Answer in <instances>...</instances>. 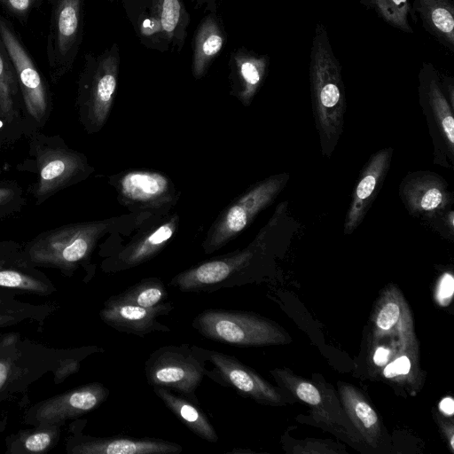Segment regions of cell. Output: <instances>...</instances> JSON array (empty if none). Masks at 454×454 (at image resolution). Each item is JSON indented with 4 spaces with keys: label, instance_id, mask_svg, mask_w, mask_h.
Instances as JSON below:
<instances>
[{
    "label": "cell",
    "instance_id": "cell-1",
    "mask_svg": "<svg viewBox=\"0 0 454 454\" xmlns=\"http://www.w3.org/2000/svg\"><path fill=\"white\" fill-rule=\"evenodd\" d=\"M342 67L330 43L325 25L317 22L309 55L313 113L322 152L329 156L341 134L346 110Z\"/></svg>",
    "mask_w": 454,
    "mask_h": 454
},
{
    "label": "cell",
    "instance_id": "cell-2",
    "mask_svg": "<svg viewBox=\"0 0 454 454\" xmlns=\"http://www.w3.org/2000/svg\"><path fill=\"white\" fill-rule=\"evenodd\" d=\"M113 220L67 224L37 236L20 252L32 267L52 268L72 277L85 264L98 240L110 229Z\"/></svg>",
    "mask_w": 454,
    "mask_h": 454
},
{
    "label": "cell",
    "instance_id": "cell-3",
    "mask_svg": "<svg viewBox=\"0 0 454 454\" xmlns=\"http://www.w3.org/2000/svg\"><path fill=\"white\" fill-rule=\"evenodd\" d=\"M82 347L57 348L19 337L0 354V403L28 387Z\"/></svg>",
    "mask_w": 454,
    "mask_h": 454
},
{
    "label": "cell",
    "instance_id": "cell-4",
    "mask_svg": "<svg viewBox=\"0 0 454 454\" xmlns=\"http://www.w3.org/2000/svg\"><path fill=\"white\" fill-rule=\"evenodd\" d=\"M192 326L208 340L238 346L283 344L288 340L276 323L247 311L205 309L193 318Z\"/></svg>",
    "mask_w": 454,
    "mask_h": 454
},
{
    "label": "cell",
    "instance_id": "cell-5",
    "mask_svg": "<svg viewBox=\"0 0 454 454\" xmlns=\"http://www.w3.org/2000/svg\"><path fill=\"white\" fill-rule=\"evenodd\" d=\"M120 67L116 43L98 55L87 54L79 81L78 104L89 132L105 125L115 97Z\"/></svg>",
    "mask_w": 454,
    "mask_h": 454
},
{
    "label": "cell",
    "instance_id": "cell-6",
    "mask_svg": "<svg viewBox=\"0 0 454 454\" xmlns=\"http://www.w3.org/2000/svg\"><path fill=\"white\" fill-rule=\"evenodd\" d=\"M205 372L206 363L189 344L160 347L150 354L145 364L150 386L166 387L197 404L196 390Z\"/></svg>",
    "mask_w": 454,
    "mask_h": 454
},
{
    "label": "cell",
    "instance_id": "cell-7",
    "mask_svg": "<svg viewBox=\"0 0 454 454\" xmlns=\"http://www.w3.org/2000/svg\"><path fill=\"white\" fill-rule=\"evenodd\" d=\"M288 179L287 175L266 178L232 201L209 229L202 248L212 254L236 238L278 195Z\"/></svg>",
    "mask_w": 454,
    "mask_h": 454
},
{
    "label": "cell",
    "instance_id": "cell-8",
    "mask_svg": "<svg viewBox=\"0 0 454 454\" xmlns=\"http://www.w3.org/2000/svg\"><path fill=\"white\" fill-rule=\"evenodd\" d=\"M254 255V250L247 247L212 258L174 276L168 286L184 293H213L243 285Z\"/></svg>",
    "mask_w": 454,
    "mask_h": 454
},
{
    "label": "cell",
    "instance_id": "cell-9",
    "mask_svg": "<svg viewBox=\"0 0 454 454\" xmlns=\"http://www.w3.org/2000/svg\"><path fill=\"white\" fill-rule=\"evenodd\" d=\"M51 6L46 53L51 75L58 81L70 70L82 39L83 0H47Z\"/></svg>",
    "mask_w": 454,
    "mask_h": 454
},
{
    "label": "cell",
    "instance_id": "cell-10",
    "mask_svg": "<svg viewBox=\"0 0 454 454\" xmlns=\"http://www.w3.org/2000/svg\"><path fill=\"white\" fill-rule=\"evenodd\" d=\"M192 348L206 364H211L210 369L206 364L205 376L215 383L235 389L262 404L282 405L285 403L276 387L235 356L195 345Z\"/></svg>",
    "mask_w": 454,
    "mask_h": 454
},
{
    "label": "cell",
    "instance_id": "cell-11",
    "mask_svg": "<svg viewBox=\"0 0 454 454\" xmlns=\"http://www.w3.org/2000/svg\"><path fill=\"white\" fill-rule=\"evenodd\" d=\"M110 395V390L100 382H90L30 406L23 415V422L29 426L59 425L79 419L98 408Z\"/></svg>",
    "mask_w": 454,
    "mask_h": 454
},
{
    "label": "cell",
    "instance_id": "cell-12",
    "mask_svg": "<svg viewBox=\"0 0 454 454\" xmlns=\"http://www.w3.org/2000/svg\"><path fill=\"white\" fill-rule=\"evenodd\" d=\"M87 419H75L68 427L65 447L68 454H179L183 447L153 437L92 436L83 434Z\"/></svg>",
    "mask_w": 454,
    "mask_h": 454
},
{
    "label": "cell",
    "instance_id": "cell-13",
    "mask_svg": "<svg viewBox=\"0 0 454 454\" xmlns=\"http://www.w3.org/2000/svg\"><path fill=\"white\" fill-rule=\"evenodd\" d=\"M119 199L131 209L160 211L175 204L176 194L166 175L150 170H129L114 181Z\"/></svg>",
    "mask_w": 454,
    "mask_h": 454
},
{
    "label": "cell",
    "instance_id": "cell-14",
    "mask_svg": "<svg viewBox=\"0 0 454 454\" xmlns=\"http://www.w3.org/2000/svg\"><path fill=\"white\" fill-rule=\"evenodd\" d=\"M0 36L12 60L29 115L41 122L48 113L49 99L43 81L28 52L11 25L0 17Z\"/></svg>",
    "mask_w": 454,
    "mask_h": 454
},
{
    "label": "cell",
    "instance_id": "cell-15",
    "mask_svg": "<svg viewBox=\"0 0 454 454\" xmlns=\"http://www.w3.org/2000/svg\"><path fill=\"white\" fill-rule=\"evenodd\" d=\"M39 172L35 196L39 202L88 175L84 155L66 147H47L36 154Z\"/></svg>",
    "mask_w": 454,
    "mask_h": 454
},
{
    "label": "cell",
    "instance_id": "cell-16",
    "mask_svg": "<svg viewBox=\"0 0 454 454\" xmlns=\"http://www.w3.org/2000/svg\"><path fill=\"white\" fill-rule=\"evenodd\" d=\"M173 309L171 301L153 308H144L112 295L104 302L99 317L105 324L118 332L144 337L154 332H170V328L157 318L169 314Z\"/></svg>",
    "mask_w": 454,
    "mask_h": 454
},
{
    "label": "cell",
    "instance_id": "cell-17",
    "mask_svg": "<svg viewBox=\"0 0 454 454\" xmlns=\"http://www.w3.org/2000/svg\"><path fill=\"white\" fill-rule=\"evenodd\" d=\"M400 194L409 212L419 216L432 217L452 201L445 180L431 172L407 176L401 184Z\"/></svg>",
    "mask_w": 454,
    "mask_h": 454
},
{
    "label": "cell",
    "instance_id": "cell-18",
    "mask_svg": "<svg viewBox=\"0 0 454 454\" xmlns=\"http://www.w3.org/2000/svg\"><path fill=\"white\" fill-rule=\"evenodd\" d=\"M393 149L384 148L372 155L356 184L348 207L344 233H352L364 218L389 168Z\"/></svg>",
    "mask_w": 454,
    "mask_h": 454
},
{
    "label": "cell",
    "instance_id": "cell-19",
    "mask_svg": "<svg viewBox=\"0 0 454 454\" xmlns=\"http://www.w3.org/2000/svg\"><path fill=\"white\" fill-rule=\"evenodd\" d=\"M179 217L172 215L145 234L135 239L121 251L102 264L106 272H119L137 267L158 254L171 239L178 226Z\"/></svg>",
    "mask_w": 454,
    "mask_h": 454
},
{
    "label": "cell",
    "instance_id": "cell-20",
    "mask_svg": "<svg viewBox=\"0 0 454 454\" xmlns=\"http://www.w3.org/2000/svg\"><path fill=\"white\" fill-rule=\"evenodd\" d=\"M419 94L421 105L427 114H431L441 139L449 153L452 154L454 147L453 107L442 89L438 70L429 62H423L419 70Z\"/></svg>",
    "mask_w": 454,
    "mask_h": 454
},
{
    "label": "cell",
    "instance_id": "cell-21",
    "mask_svg": "<svg viewBox=\"0 0 454 454\" xmlns=\"http://www.w3.org/2000/svg\"><path fill=\"white\" fill-rule=\"evenodd\" d=\"M270 58L245 47L230 55L231 94L244 106H249L262 85L269 71Z\"/></svg>",
    "mask_w": 454,
    "mask_h": 454
},
{
    "label": "cell",
    "instance_id": "cell-22",
    "mask_svg": "<svg viewBox=\"0 0 454 454\" xmlns=\"http://www.w3.org/2000/svg\"><path fill=\"white\" fill-rule=\"evenodd\" d=\"M226 32L220 18L210 12L197 27L192 38V73L195 79L206 75L226 43Z\"/></svg>",
    "mask_w": 454,
    "mask_h": 454
},
{
    "label": "cell",
    "instance_id": "cell-23",
    "mask_svg": "<svg viewBox=\"0 0 454 454\" xmlns=\"http://www.w3.org/2000/svg\"><path fill=\"white\" fill-rule=\"evenodd\" d=\"M0 286L40 296L57 291L52 281L43 272L27 265L19 252L0 258Z\"/></svg>",
    "mask_w": 454,
    "mask_h": 454
},
{
    "label": "cell",
    "instance_id": "cell-24",
    "mask_svg": "<svg viewBox=\"0 0 454 454\" xmlns=\"http://www.w3.org/2000/svg\"><path fill=\"white\" fill-rule=\"evenodd\" d=\"M411 12L431 36L450 52L454 51L453 0H413Z\"/></svg>",
    "mask_w": 454,
    "mask_h": 454
},
{
    "label": "cell",
    "instance_id": "cell-25",
    "mask_svg": "<svg viewBox=\"0 0 454 454\" xmlns=\"http://www.w3.org/2000/svg\"><path fill=\"white\" fill-rule=\"evenodd\" d=\"M153 388L165 406L193 434L209 442H218L219 436L215 427L197 403L166 387H153Z\"/></svg>",
    "mask_w": 454,
    "mask_h": 454
},
{
    "label": "cell",
    "instance_id": "cell-26",
    "mask_svg": "<svg viewBox=\"0 0 454 454\" xmlns=\"http://www.w3.org/2000/svg\"><path fill=\"white\" fill-rule=\"evenodd\" d=\"M154 14L152 18L153 27L158 28L168 43L180 51L184 43L190 20L184 1L156 0Z\"/></svg>",
    "mask_w": 454,
    "mask_h": 454
},
{
    "label": "cell",
    "instance_id": "cell-27",
    "mask_svg": "<svg viewBox=\"0 0 454 454\" xmlns=\"http://www.w3.org/2000/svg\"><path fill=\"white\" fill-rule=\"evenodd\" d=\"M61 426L41 425L21 429L5 438L7 454L47 453L56 447L61 435Z\"/></svg>",
    "mask_w": 454,
    "mask_h": 454
},
{
    "label": "cell",
    "instance_id": "cell-28",
    "mask_svg": "<svg viewBox=\"0 0 454 454\" xmlns=\"http://www.w3.org/2000/svg\"><path fill=\"white\" fill-rule=\"evenodd\" d=\"M343 406L364 438L375 446L380 435L378 415L364 396L354 387L343 385L340 390Z\"/></svg>",
    "mask_w": 454,
    "mask_h": 454
},
{
    "label": "cell",
    "instance_id": "cell-29",
    "mask_svg": "<svg viewBox=\"0 0 454 454\" xmlns=\"http://www.w3.org/2000/svg\"><path fill=\"white\" fill-rule=\"evenodd\" d=\"M114 296L118 300L144 308H153L165 302L168 294L161 279L151 277L143 278Z\"/></svg>",
    "mask_w": 454,
    "mask_h": 454
},
{
    "label": "cell",
    "instance_id": "cell-30",
    "mask_svg": "<svg viewBox=\"0 0 454 454\" xmlns=\"http://www.w3.org/2000/svg\"><path fill=\"white\" fill-rule=\"evenodd\" d=\"M366 9L373 11L385 23L403 33L413 34L409 23L411 13L410 0H358Z\"/></svg>",
    "mask_w": 454,
    "mask_h": 454
},
{
    "label": "cell",
    "instance_id": "cell-31",
    "mask_svg": "<svg viewBox=\"0 0 454 454\" xmlns=\"http://www.w3.org/2000/svg\"><path fill=\"white\" fill-rule=\"evenodd\" d=\"M18 87L15 70L0 36V116L7 121L14 117Z\"/></svg>",
    "mask_w": 454,
    "mask_h": 454
},
{
    "label": "cell",
    "instance_id": "cell-32",
    "mask_svg": "<svg viewBox=\"0 0 454 454\" xmlns=\"http://www.w3.org/2000/svg\"><path fill=\"white\" fill-rule=\"evenodd\" d=\"M271 373L278 382L288 387L300 400L316 408L318 411H325L321 394L313 384L295 377L286 370L276 369Z\"/></svg>",
    "mask_w": 454,
    "mask_h": 454
},
{
    "label": "cell",
    "instance_id": "cell-33",
    "mask_svg": "<svg viewBox=\"0 0 454 454\" xmlns=\"http://www.w3.org/2000/svg\"><path fill=\"white\" fill-rule=\"evenodd\" d=\"M51 304H31L5 311H0V328H6L19 324L33 321L43 325L54 310Z\"/></svg>",
    "mask_w": 454,
    "mask_h": 454
},
{
    "label": "cell",
    "instance_id": "cell-34",
    "mask_svg": "<svg viewBox=\"0 0 454 454\" xmlns=\"http://www.w3.org/2000/svg\"><path fill=\"white\" fill-rule=\"evenodd\" d=\"M47 0H0V7L20 23H26L33 10Z\"/></svg>",
    "mask_w": 454,
    "mask_h": 454
},
{
    "label": "cell",
    "instance_id": "cell-35",
    "mask_svg": "<svg viewBox=\"0 0 454 454\" xmlns=\"http://www.w3.org/2000/svg\"><path fill=\"white\" fill-rule=\"evenodd\" d=\"M400 317V307L394 301H388L380 309L376 317V325L382 331L391 329Z\"/></svg>",
    "mask_w": 454,
    "mask_h": 454
},
{
    "label": "cell",
    "instance_id": "cell-36",
    "mask_svg": "<svg viewBox=\"0 0 454 454\" xmlns=\"http://www.w3.org/2000/svg\"><path fill=\"white\" fill-rule=\"evenodd\" d=\"M411 370V361L406 356H402L388 364L384 371V376L386 378H395L398 375H405Z\"/></svg>",
    "mask_w": 454,
    "mask_h": 454
},
{
    "label": "cell",
    "instance_id": "cell-37",
    "mask_svg": "<svg viewBox=\"0 0 454 454\" xmlns=\"http://www.w3.org/2000/svg\"><path fill=\"white\" fill-rule=\"evenodd\" d=\"M18 293L0 286V311L18 309L24 306L27 302L18 301L16 294Z\"/></svg>",
    "mask_w": 454,
    "mask_h": 454
},
{
    "label": "cell",
    "instance_id": "cell-38",
    "mask_svg": "<svg viewBox=\"0 0 454 454\" xmlns=\"http://www.w3.org/2000/svg\"><path fill=\"white\" fill-rule=\"evenodd\" d=\"M454 291V280L451 275L444 274L440 280L438 297L444 303V301L450 299Z\"/></svg>",
    "mask_w": 454,
    "mask_h": 454
},
{
    "label": "cell",
    "instance_id": "cell-39",
    "mask_svg": "<svg viewBox=\"0 0 454 454\" xmlns=\"http://www.w3.org/2000/svg\"><path fill=\"white\" fill-rule=\"evenodd\" d=\"M389 354L390 351L387 348L384 347L378 348L373 355L374 363L379 366L386 364L388 360Z\"/></svg>",
    "mask_w": 454,
    "mask_h": 454
},
{
    "label": "cell",
    "instance_id": "cell-40",
    "mask_svg": "<svg viewBox=\"0 0 454 454\" xmlns=\"http://www.w3.org/2000/svg\"><path fill=\"white\" fill-rule=\"evenodd\" d=\"M20 336L21 334L20 333L14 332L2 333L0 335V354L8 345H10Z\"/></svg>",
    "mask_w": 454,
    "mask_h": 454
},
{
    "label": "cell",
    "instance_id": "cell-41",
    "mask_svg": "<svg viewBox=\"0 0 454 454\" xmlns=\"http://www.w3.org/2000/svg\"><path fill=\"white\" fill-rule=\"evenodd\" d=\"M15 196V191L12 187L0 186V206L7 204L12 200Z\"/></svg>",
    "mask_w": 454,
    "mask_h": 454
},
{
    "label": "cell",
    "instance_id": "cell-42",
    "mask_svg": "<svg viewBox=\"0 0 454 454\" xmlns=\"http://www.w3.org/2000/svg\"><path fill=\"white\" fill-rule=\"evenodd\" d=\"M439 409L446 415H452L454 412V401L451 397L443 398L439 403Z\"/></svg>",
    "mask_w": 454,
    "mask_h": 454
},
{
    "label": "cell",
    "instance_id": "cell-43",
    "mask_svg": "<svg viewBox=\"0 0 454 454\" xmlns=\"http://www.w3.org/2000/svg\"><path fill=\"white\" fill-rule=\"evenodd\" d=\"M197 7L206 6V8L211 12H215V2L216 0H192Z\"/></svg>",
    "mask_w": 454,
    "mask_h": 454
},
{
    "label": "cell",
    "instance_id": "cell-44",
    "mask_svg": "<svg viewBox=\"0 0 454 454\" xmlns=\"http://www.w3.org/2000/svg\"><path fill=\"white\" fill-rule=\"evenodd\" d=\"M16 253H17V250L12 246L0 244V258L10 256Z\"/></svg>",
    "mask_w": 454,
    "mask_h": 454
}]
</instances>
